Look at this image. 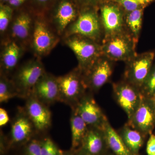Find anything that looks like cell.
I'll list each match as a JSON object with an SVG mask.
<instances>
[{
  "mask_svg": "<svg viewBox=\"0 0 155 155\" xmlns=\"http://www.w3.org/2000/svg\"><path fill=\"white\" fill-rule=\"evenodd\" d=\"M73 35L85 37L101 44L104 35L98 6L81 8L77 19L68 26L62 38Z\"/></svg>",
  "mask_w": 155,
  "mask_h": 155,
  "instance_id": "6da1fadb",
  "label": "cell"
},
{
  "mask_svg": "<svg viewBox=\"0 0 155 155\" xmlns=\"http://www.w3.org/2000/svg\"><path fill=\"white\" fill-rule=\"evenodd\" d=\"M62 39L75 54L78 61L77 68L83 74L104 55L101 44L85 37L73 35Z\"/></svg>",
  "mask_w": 155,
  "mask_h": 155,
  "instance_id": "7a4b0ae2",
  "label": "cell"
},
{
  "mask_svg": "<svg viewBox=\"0 0 155 155\" xmlns=\"http://www.w3.org/2000/svg\"><path fill=\"white\" fill-rule=\"evenodd\" d=\"M60 38L47 17L36 14L30 44L36 57L40 59L49 54Z\"/></svg>",
  "mask_w": 155,
  "mask_h": 155,
  "instance_id": "3957f363",
  "label": "cell"
},
{
  "mask_svg": "<svg viewBox=\"0 0 155 155\" xmlns=\"http://www.w3.org/2000/svg\"><path fill=\"white\" fill-rule=\"evenodd\" d=\"M45 72L43 64L38 58L30 60L19 67L11 79L18 97L26 99L31 95L35 84Z\"/></svg>",
  "mask_w": 155,
  "mask_h": 155,
  "instance_id": "277c9868",
  "label": "cell"
},
{
  "mask_svg": "<svg viewBox=\"0 0 155 155\" xmlns=\"http://www.w3.org/2000/svg\"><path fill=\"white\" fill-rule=\"evenodd\" d=\"M59 89V101L75 108L87 89L83 74L76 68L63 76L57 77Z\"/></svg>",
  "mask_w": 155,
  "mask_h": 155,
  "instance_id": "5b68a950",
  "label": "cell"
},
{
  "mask_svg": "<svg viewBox=\"0 0 155 155\" xmlns=\"http://www.w3.org/2000/svg\"><path fill=\"white\" fill-rule=\"evenodd\" d=\"M137 43L127 31L103 40V55L112 61L127 62L136 55Z\"/></svg>",
  "mask_w": 155,
  "mask_h": 155,
  "instance_id": "8992f818",
  "label": "cell"
},
{
  "mask_svg": "<svg viewBox=\"0 0 155 155\" xmlns=\"http://www.w3.org/2000/svg\"><path fill=\"white\" fill-rule=\"evenodd\" d=\"M104 39L126 31L125 11L114 0H104L98 5Z\"/></svg>",
  "mask_w": 155,
  "mask_h": 155,
  "instance_id": "52a82bcc",
  "label": "cell"
},
{
  "mask_svg": "<svg viewBox=\"0 0 155 155\" xmlns=\"http://www.w3.org/2000/svg\"><path fill=\"white\" fill-rule=\"evenodd\" d=\"M80 8L74 0H57L48 17L56 32L60 37L70 24L78 17Z\"/></svg>",
  "mask_w": 155,
  "mask_h": 155,
  "instance_id": "ba28073f",
  "label": "cell"
},
{
  "mask_svg": "<svg viewBox=\"0 0 155 155\" xmlns=\"http://www.w3.org/2000/svg\"><path fill=\"white\" fill-rule=\"evenodd\" d=\"M154 57L153 52H145L126 62L125 81L140 90L152 68Z\"/></svg>",
  "mask_w": 155,
  "mask_h": 155,
  "instance_id": "9c48e42d",
  "label": "cell"
},
{
  "mask_svg": "<svg viewBox=\"0 0 155 155\" xmlns=\"http://www.w3.org/2000/svg\"><path fill=\"white\" fill-rule=\"evenodd\" d=\"M36 14L21 11L14 14L8 30L11 40L25 48L30 45Z\"/></svg>",
  "mask_w": 155,
  "mask_h": 155,
  "instance_id": "30bf717a",
  "label": "cell"
},
{
  "mask_svg": "<svg viewBox=\"0 0 155 155\" xmlns=\"http://www.w3.org/2000/svg\"><path fill=\"white\" fill-rule=\"evenodd\" d=\"M113 88L116 102L130 119L144 96L139 88L125 80L114 83Z\"/></svg>",
  "mask_w": 155,
  "mask_h": 155,
  "instance_id": "8fae6325",
  "label": "cell"
},
{
  "mask_svg": "<svg viewBox=\"0 0 155 155\" xmlns=\"http://www.w3.org/2000/svg\"><path fill=\"white\" fill-rule=\"evenodd\" d=\"M87 126L103 130L108 120L91 95L85 94L75 108Z\"/></svg>",
  "mask_w": 155,
  "mask_h": 155,
  "instance_id": "7c38bea8",
  "label": "cell"
},
{
  "mask_svg": "<svg viewBox=\"0 0 155 155\" xmlns=\"http://www.w3.org/2000/svg\"><path fill=\"white\" fill-rule=\"evenodd\" d=\"M113 69V61L105 56H101L83 74L87 89L92 92L98 91L110 81Z\"/></svg>",
  "mask_w": 155,
  "mask_h": 155,
  "instance_id": "4fadbf2b",
  "label": "cell"
},
{
  "mask_svg": "<svg viewBox=\"0 0 155 155\" xmlns=\"http://www.w3.org/2000/svg\"><path fill=\"white\" fill-rule=\"evenodd\" d=\"M155 112L150 99L144 96L138 107L128 119L127 124L143 135L150 133L154 124Z\"/></svg>",
  "mask_w": 155,
  "mask_h": 155,
  "instance_id": "5bb4252c",
  "label": "cell"
},
{
  "mask_svg": "<svg viewBox=\"0 0 155 155\" xmlns=\"http://www.w3.org/2000/svg\"><path fill=\"white\" fill-rule=\"evenodd\" d=\"M26 100L24 108L35 130L39 132L46 130L51 124V114L47 105L32 95Z\"/></svg>",
  "mask_w": 155,
  "mask_h": 155,
  "instance_id": "9a60e30c",
  "label": "cell"
},
{
  "mask_svg": "<svg viewBox=\"0 0 155 155\" xmlns=\"http://www.w3.org/2000/svg\"><path fill=\"white\" fill-rule=\"evenodd\" d=\"M31 95L47 106L59 101L57 77L45 72L34 87Z\"/></svg>",
  "mask_w": 155,
  "mask_h": 155,
  "instance_id": "2e32d148",
  "label": "cell"
},
{
  "mask_svg": "<svg viewBox=\"0 0 155 155\" xmlns=\"http://www.w3.org/2000/svg\"><path fill=\"white\" fill-rule=\"evenodd\" d=\"M35 130L24 108H19L11 125V144H23L30 141Z\"/></svg>",
  "mask_w": 155,
  "mask_h": 155,
  "instance_id": "e0dca14e",
  "label": "cell"
},
{
  "mask_svg": "<svg viewBox=\"0 0 155 155\" xmlns=\"http://www.w3.org/2000/svg\"><path fill=\"white\" fill-rule=\"evenodd\" d=\"M6 41L1 53V73L8 76L17 67L25 49L14 41Z\"/></svg>",
  "mask_w": 155,
  "mask_h": 155,
  "instance_id": "ac0fdd59",
  "label": "cell"
},
{
  "mask_svg": "<svg viewBox=\"0 0 155 155\" xmlns=\"http://www.w3.org/2000/svg\"><path fill=\"white\" fill-rule=\"evenodd\" d=\"M106 142L103 130L89 127L78 153L80 155H99Z\"/></svg>",
  "mask_w": 155,
  "mask_h": 155,
  "instance_id": "d6986e66",
  "label": "cell"
},
{
  "mask_svg": "<svg viewBox=\"0 0 155 155\" xmlns=\"http://www.w3.org/2000/svg\"><path fill=\"white\" fill-rule=\"evenodd\" d=\"M106 142L116 155H133L127 148L121 136L111 126L109 121L103 130Z\"/></svg>",
  "mask_w": 155,
  "mask_h": 155,
  "instance_id": "ffe728a7",
  "label": "cell"
},
{
  "mask_svg": "<svg viewBox=\"0 0 155 155\" xmlns=\"http://www.w3.org/2000/svg\"><path fill=\"white\" fill-rule=\"evenodd\" d=\"M70 127L72 134V150L75 151L80 147L89 129L86 123L78 115L75 109H72Z\"/></svg>",
  "mask_w": 155,
  "mask_h": 155,
  "instance_id": "44dd1931",
  "label": "cell"
},
{
  "mask_svg": "<svg viewBox=\"0 0 155 155\" xmlns=\"http://www.w3.org/2000/svg\"><path fill=\"white\" fill-rule=\"evenodd\" d=\"M120 132V135L128 150L133 155H137L143 143V135L127 124Z\"/></svg>",
  "mask_w": 155,
  "mask_h": 155,
  "instance_id": "7402d4cb",
  "label": "cell"
},
{
  "mask_svg": "<svg viewBox=\"0 0 155 155\" xmlns=\"http://www.w3.org/2000/svg\"><path fill=\"white\" fill-rule=\"evenodd\" d=\"M144 8H140L125 14V25L126 31L137 43L138 41L141 32Z\"/></svg>",
  "mask_w": 155,
  "mask_h": 155,
  "instance_id": "603a6c76",
  "label": "cell"
},
{
  "mask_svg": "<svg viewBox=\"0 0 155 155\" xmlns=\"http://www.w3.org/2000/svg\"><path fill=\"white\" fill-rule=\"evenodd\" d=\"M18 97V94L11 79L1 73L0 76V103H6L11 99Z\"/></svg>",
  "mask_w": 155,
  "mask_h": 155,
  "instance_id": "cb8c5ba5",
  "label": "cell"
},
{
  "mask_svg": "<svg viewBox=\"0 0 155 155\" xmlns=\"http://www.w3.org/2000/svg\"><path fill=\"white\" fill-rule=\"evenodd\" d=\"M14 9L7 4L0 5V32L3 35L8 30L14 15Z\"/></svg>",
  "mask_w": 155,
  "mask_h": 155,
  "instance_id": "d4e9b609",
  "label": "cell"
},
{
  "mask_svg": "<svg viewBox=\"0 0 155 155\" xmlns=\"http://www.w3.org/2000/svg\"><path fill=\"white\" fill-rule=\"evenodd\" d=\"M140 91L146 97L150 98L155 94V66L151 69Z\"/></svg>",
  "mask_w": 155,
  "mask_h": 155,
  "instance_id": "484cf974",
  "label": "cell"
},
{
  "mask_svg": "<svg viewBox=\"0 0 155 155\" xmlns=\"http://www.w3.org/2000/svg\"><path fill=\"white\" fill-rule=\"evenodd\" d=\"M40 142L42 155H62L64 153L50 138H45Z\"/></svg>",
  "mask_w": 155,
  "mask_h": 155,
  "instance_id": "4316f807",
  "label": "cell"
},
{
  "mask_svg": "<svg viewBox=\"0 0 155 155\" xmlns=\"http://www.w3.org/2000/svg\"><path fill=\"white\" fill-rule=\"evenodd\" d=\"M122 7L125 13L146 7L144 0H114Z\"/></svg>",
  "mask_w": 155,
  "mask_h": 155,
  "instance_id": "83f0119b",
  "label": "cell"
},
{
  "mask_svg": "<svg viewBox=\"0 0 155 155\" xmlns=\"http://www.w3.org/2000/svg\"><path fill=\"white\" fill-rule=\"evenodd\" d=\"M57 0H31L35 8L38 9L36 14L45 15L50 12Z\"/></svg>",
  "mask_w": 155,
  "mask_h": 155,
  "instance_id": "f1b7e54d",
  "label": "cell"
},
{
  "mask_svg": "<svg viewBox=\"0 0 155 155\" xmlns=\"http://www.w3.org/2000/svg\"><path fill=\"white\" fill-rule=\"evenodd\" d=\"M25 153V155H42L40 141L34 139L28 142Z\"/></svg>",
  "mask_w": 155,
  "mask_h": 155,
  "instance_id": "f546056e",
  "label": "cell"
},
{
  "mask_svg": "<svg viewBox=\"0 0 155 155\" xmlns=\"http://www.w3.org/2000/svg\"><path fill=\"white\" fill-rule=\"evenodd\" d=\"M104 0H74L81 8L89 6H98Z\"/></svg>",
  "mask_w": 155,
  "mask_h": 155,
  "instance_id": "4dcf8cb0",
  "label": "cell"
},
{
  "mask_svg": "<svg viewBox=\"0 0 155 155\" xmlns=\"http://www.w3.org/2000/svg\"><path fill=\"white\" fill-rule=\"evenodd\" d=\"M147 152L148 155H155V135L151 134L147 145Z\"/></svg>",
  "mask_w": 155,
  "mask_h": 155,
  "instance_id": "1f68e13d",
  "label": "cell"
},
{
  "mask_svg": "<svg viewBox=\"0 0 155 155\" xmlns=\"http://www.w3.org/2000/svg\"><path fill=\"white\" fill-rule=\"evenodd\" d=\"M9 121V117L5 110L0 109V126L1 127L6 125Z\"/></svg>",
  "mask_w": 155,
  "mask_h": 155,
  "instance_id": "d6a6232c",
  "label": "cell"
},
{
  "mask_svg": "<svg viewBox=\"0 0 155 155\" xmlns=\"http://www.w3.org/2000/svg\"><path fill=\"white\" fill-rule=\"evenodd\" d=\"M27 0H10L7 4L14 9L22 5Z\"/></svg>",
  "mask_w": 155,
  "mask_h": 155,
  "instance_id": "836d02e7",
  "label": "cell"
},
{
  "mask_svg": "<svg viewBox=\"0 0 155 155\" xmlns=\"http://www.w3.org/2000/svg\"><path fill=\"white\" fill-rule=\"evenodd\" d=\"M74 152V150H71V151L68 152L67 153H64L62 155H75Z\"/></svg>",
  "mask_w": 155,
  "mask_h": 155,
  "instance_id": "e575fe53",
  "label": "cell"
},
{
  "mask_svg": "<svg viewBox=\"0 0 155 155\" xmlns=\"http://www.w3.org/2000/svg\"><path fill=\"white\" fill-rule=\"evenodd\" d=\"M150 99L151 101L153 103V105L155 108V94L153 95L152 97H151L150 98Z\"/></svg>",
  "mask_w": 155,
  "mask_h": 155,
  "instance_id": "d590c367",
  "label": "cell"
},
{
  "mask_svg": "<svg viewBox=\"0 0 155 155\" xmlns=\"http://www.w3.org/2000/svg\"><path fill=\"white\" fill-rule=\"evenodd\" d=\"M155 0H144L146 6H147L150 3L153 2Z\"/></svg>",
  "mask_w": 155,
  "mask_h": 155,
  "instance_id": "8d00e7d4",
  "label": "cell"
},
{
  "mask_svg": "<svg viewBox=\"0 0 155 155\" xmlns=\"http://www.w3.org/2000/svg\"><path fill=\"white\" fill-rule=\"evenodd\" d=\"M0 1L2 4H7L10 0H0Z\"/></svg>",
  "mask_w": 155,
  "mask_h": 155,
  "instance_id": "74e56055",
  "label": "cell"
},
{
  "mask_svg": "<svg viewBox=\"0 0 155 155\" xmlns=\"http://www.w3.org/2000/svg\"><path fill=\"white\" fill-rule=\"evenodd\" d=\"M76 155H80L79 154H78V153H77V154Z\"/></svg>",
  "mask_w": 155,
  "mask_h": 155,
  "instance_id": "f35d334b",
  "label": "cell"
}]
</instances>
